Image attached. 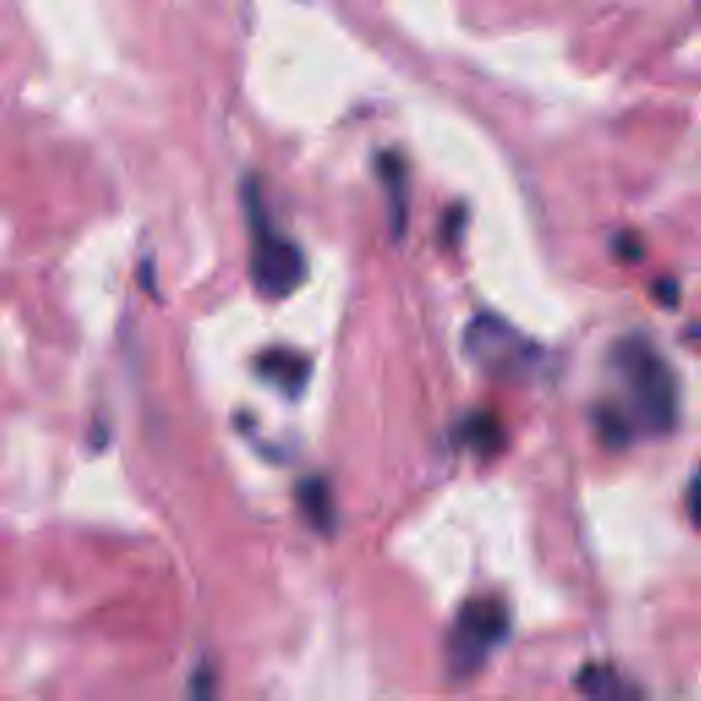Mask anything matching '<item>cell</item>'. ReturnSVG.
Wrapping results in <instances>:
<instances>
[{
	"label": "cell",
	"mask_w": 701,
	"mask_h": 701,
	"mask_svg": "<svg viewBox=\"0 0 701 701\" xmlns=\"http://www.w3.org/2000/svg\"><path fill=\"white\" fill-rule=\"evenodd\" d=\"M611 364L627 395V408L638 428L666 436L680 417V386L666 357L642 335H627L611 349Z\"/></svg>",
	"instance_id": "1"
},
{
	"label": "cell",
	"mask_w": 701,
	"mask_h": 701,
	"mask_svg": "<svg viewBox=\"0 0 701 701\" xmlns=\"http://www.w3.org/2000/svg\"><path fill=\"white\" fill-rule=\"evenodd\" d=\"M247 214L252 228V280L258 291L272 299L294 294L305 283L307 263L299 247L274 234L256 190H247Z\"/></svg>",
	"instance_id": "2"
},
{
	"label": "cell",
	"mask_w": 701,
	"mask_h": 701,
	"mask_svg": "<svg viewBox=\"0 0 701 701\" xmlns=\"http://www.w3.org/2000/svg\"><path fill=\"white\" fill-rule=\"evenodd\" d=\"M507 609L496 598H477L457 614L450 633V666L457 677H468L483 666L490 649L505 638Z\"/></svg>",
	"instance_id": "3"
},
{
	"label": "cell",
	"mask_w": 701,
	"mask_h": 701,
	"mask_svg": "<svg viewBox=\"0 0 701 701\" xmlns=\"http://www.w3.org/2000/svg\"><path fill=\"white\" fill-rule=\"evenodd\" d=\"M466 349L479 364L501 373H512L529 362L523 338H518L507 324L496 321L494 316H479L466 332Z\"/></svg>",
	"instance_id": "4"
},
{
	"label": "cell",
	"mask_w": 701,
	"mask_h": 701,
	"mask_svg": "<svg viewBox=\"0 0 701 701\" xmlns=\"http://www.w3.org/2000/svg\"><path fill=\"white\" fill-rule=\"evenodd\" d=\"M258 370H261V375L269 384L283 389L285 395L296 397L305 389L307 375H310V362L289 349H272L258 359Z\"/></svg>",
	"instance_id": "5"
},
{
	"label": "cell",
	"mask_w": 701,
	"mask_h": 701,
	"mask_svg": "<svg viewBox=\"0 0 701 701\" xmlns=\"http://www.w3.org/2000/svg\"><path fill=\"white\" fill-rule=\"evenodd\" d=\"M378 179L386 192V206H389L392 234L400 236L406 230V208H408V173L400 154L386 151L378 157Z\"/></svg>",
	"instance_id": "6"
},
{
	"label": "cell",
	"mask_w": 701,
	"mask_h": 701,
	"mask_svg": "<svg viewBox=\"0 0 701 701\" xmlns=\"http://www.w3.org/2000/svg\"><path fill=\"white\" fill-rule=\"evenodd\" d=\"M578 686L589 701H642L636 688L609 666H587L578 677Z\"/></svg>",
	"instance_id": "7"
},
{
	"label": "cell",
	"mask_w": 701,
	"mask_h": 701,
	"mask_svg": "<svg viewBox=\"0 0 701 701\" xmlns=\"http://www.w3.org/2000/svg\"><path fill=\"white\" fill-rule=\"evenodd\" d=\"M302 505H305L307 516L313 518V521L318 523V527H327L332 518H329V494L327 488H324L321 483H307L305 485V499H302Z\"/></svg>",
	"instance_id": "8"
},
{
	"label": "cell",
	"mask_w": 701,
	"mask_h": 701,
	"mask_svg": "<svg viewBox=\"0 0 701 701\" xmlns=\"http://www.w3.org/2000/svg\"><path fill=\"white\" fill-rule=\"evenodd\" d=\"M468 436H472V441L479 446V450H488L490 444L496 446L501 441L499 425H496L494 419H488V417L474 419V422L468 425Z\"/></svg>",
	"instance_id": "9"
},
{
	"label": "cell",
	"mask_w": 701,
	"mask_h": 701,
	"mask_svg": "<svg viewBox=\"0 0 701 701\" xmlns=\"http://www.w3.org/2000/svg\"><path fill=\"white\" fill-rule=\"evenodd\" d=\"M691 512H693V521L701 527V483L697 485V490H693V499H691Z\"/></svg>",
	"instance_id": "10"
},
{
	"label": "cell",
	"mask_w": 701,
	"mask_h": 701,
	"mask_svg": "<svg viewBox=\"0 0 701 701\" xmlns=\"http://www.w3.org/2000/svg\"><path fill=\"white\" fill-rule=\"evenodd\" d=\"M699 9H701V0H699Z\"/></svg>",
	"instance_id": "11"
}]
</instances>
